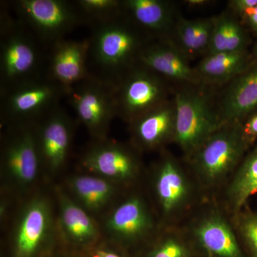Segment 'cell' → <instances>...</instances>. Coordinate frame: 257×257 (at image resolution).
<instances>
[{"label":"cell","instance_id":"cell-1","mask_svg":"<svg viewBox=\"0 0 257 257\" xmlns=\"http://www.w3.org/2000/svg\"><path fill=\"white\" fill-rule=\"evenodd\" d=\"M150 202L161 226H180L208 198L187 161L160 152L150 173Z\"/></svg>","mask_w":257,"mask_h":257},{"label":"cell","instance_id":"cell-2","mask_svg":"<svg viewBox=\"0 0 257 257\" xmlns=\"http://www.w3.org/2000/svg\"><path fill=\"white\" fill-rule=\"evenodd\" d=\"M251 148L241 124L221 125L184 160L206 197L215 199Z\"/></svg>","mask_w":257,"mask_h":257},{"label":"cell","instance_id":"cell-3","mask_svg":"<svg viewBox=\"0 0 257 257\" xmlns=\"http://www.w3.org/2000/svg\"><path fill=\"white\" fill-rule=\"evenodd\" d=\"M210 87L178 85L174 92L175 134L174 143L187 159L221 126L215 95Z\"/></svg>","mask_w":257,"mask_h":257},{"label":"cell","instance_id":"cell-4","mask_svg":"<svg viewBox=\"0 0 257 257\" xmlns=\"http://www.w3.org/2000/svg\"><path fill=\"white\" fill-rule=\"evenodd\" d=\"M90 40V55L114 82L138 64L139 56L152 39L121 13L96 25Z\"/></svg>","mask_w":257,"mask_h":257},{"label":"cell","instance_id":"cell-5","mask_svg":"<svg viewBox=\"0 0 257 257\" xmlns=\"http://www.w3.org/2000/svg\"><path fill=\"white\" fill-rule=\"evenodd\" d=\"M181 226L200 257H246L231 214L216 199H207Z\"/></svg>","mask_w":257,"mask_h":257},{"label":"cell","instance_id":"cell-6","mask_svg":"<svg viewBox=\"0 0 257 257\" xmlns=\"http://www.w3.org/2000/svg\"><path fill=\"white\" fill-rule=\"evenodd\" d=\"M1 91V119L8 126L32 125L57 106L67 92L47 74Z\"/></svg>","mask_w":257,"mask_h":257},{"label":"cell","instance_id":"cell-7","mask_svg":"<svg viewBox=\"0 0 257 257\" xmlns=\"http://www.w3.org/2000/svg\"><path fill=\"white\" fill-rule=\"evenodd\" d=\"M20 21L1 14L0 90L42 75V54L35 39Z\"/></svg>","mask_w":257,"mask_h":257},{"label":"cell","instance_id":"cell-8","mask_svg":"<svg viewBox=\"0 0 257 257\" xmlns=\"http://www.w3.org/2000/svg\"><path fill=\"white\" fill-rule=\"evenodd\" d=\"M106 226L121 247L135 251V257L162 227L150 199L135 187L114 208Z\"/></svg>","mask_w":257,"mask_h":257},{"label":"cell","instance_id":"cell-9","mask_svg":"<svg viewBox=\"0 0 257 257\" xmlns=\"http://www.w3.org/2000/svg\"><path fill=\"white\" fill-rule=\"evenodd\" d=\"M112 82L116 114L128 124L168 100L171 92L170 82L138 63Z\"/></svg>","mask_w":257,"mask_h":257},{"label":"cell","instance_id":"cell-10","mask_svg":"<svg viewBox=\"0 0 257 257\" xmlns=\"http://www.w3.org/2000/svg\"><path fill=\"white\" fill-rule=\"evenodd\" d=\"M14 9L19 21L37 38L53 45L77 27L87 23L75 1L18 0Z\"/></svg>","mask_w":257,"mask_h":257},{"label":"cell","instance_id":"cell-11","mask_svg":"<svg viewBox=\"0 0 257 257\" xmlns=\"http://www.w3.org/2000/svg\"><path fill=\"white\" fill-rule=\"evenodd\" d=\"M69 103L79 121L98 140H104L116 114L114 83L89 78L69 91Z\"/></svg>","mask_w":257,"mask_h":257},{"label":"cell","instance_id":"cell-12","mask_svg":"<svg viewBox=\"0 0 257 257\" xmlns=\"http://www.w3.org/2000/svg\"><path fill=\"white\" fill-rule=\"evenodd\" d=\"M140 153L133 145L130 147L101 140L84 154L82 165L91 173L134 188L143 175Z\"/></svg>","mask_w":257,"mask_h":257},{"label":"cell","instance_id":"cell-13","mask_svg":"<svg viewBox=\"0 0 257 257\" xmlns=\"http://www.w3.org/2000/svg\"><path fill=\"white\" fill-rule=\"evenodd\" d=\"M3 145L2 164L5 175L19 187L34 183L41 166L33 124L9 126Z\"/></svg>","mask_w":257,"mask_h":257},{"label":"cell","instance_id":"cell-14","mask_svg":"<svg viewBox=\"0 0 257 257\" xmlns=\"http://www.w3.org/2000/svg\"><path fill=\"white\" fill-rule=\"evenodd\" d=\"M74 121L60 105L33 124L41 165L52 172L60 170L68 157Z\"/></svg>","mask_w":257,"mask_h":257},{"label":"cell","instance_id":"cell-15","mask_svg":"<svg viewBox=\"0 0 257 257\" xmlns=\"http://www.w3.org/2000/svg\"><path fill=\"white\" fill-rule=\"evenodd\" d=\"M189 59L169 40H153L139 56L138 63L178 85H200L202 80Z\"/></svg>","mask_w":257,"mask_h":257},{"label":"cell","instance_id":"cell-16","mask_svg":"<svg viewBox=\"0 0 257 257\" xmlns=\"http://www.w3.org/2000/svg\"><path fill=\"white\" fill-rule=\"evenodd\" d=\"M48 71L50 79L67 92L91 77L87 59L90 55V40H62L52 45Z\"/></svg>","mask_w":257,"mask_h":257},{"label":"cell","instance_id":"cell-17","mask_svg":"<svg viewBox=\"0 0 257 257\" xmlns=\"http://www.w3.org/2000/svg\"><path fill=\"white\" fill-rule=\"evenodd\" d=\"M224 86L216 97L221 126L242 124L257 112V61Z\"/></svg>","mask_w":257,"mask_h":257},{"label":"cell","instance_id":"cell-18","mask_svg":"<svg viewBox=\"0 0 257 257\" xmlns=\"http://www.w3.org/2000/svg\"><path fill=\"white\" fill-rule=\"evenodd\" d=\"M132 145L140 152L165 150L174 143L175 106L173 99L130 123Z\"/></svg>","mask_w":257,"mask_h":257},{"label":"cell","instance_id":"cell-19","mask_svg":"<svg viewBox=\"0 0 257 257\" xmlns=\"http://www.w3.org/2000/svg\"><path fill=\"white\" fill-rule=\"evenodd\" d=\"M50 204L43 197L32 199L24 209L14 236L15 257H35L46 243L52 226Z\"/></svg>","mask_w":257,"mask_h":257},{"label":"cell","instance_id":"cell-20","mask_svg":"<svg viewBox=\"0 0 257 257\" xmlns=\"http://www.w3.org/2000/svg\"><path fill=\"white\" fill-rule=\"evenodd\" d=\"M121 13L152 40L170 38L180 15L165 0H121Z\"/></svg>","mask_w":257,"mask_h":257},{"label":"cell","instance_id":"cell-21","mask_svg":"<svg viewBox=\"0 0 257 257\" xmlns=\"http://www.w3.org/2000/svg\"><path fill=\"white\" fill-rule=\"evenodd\" d=\"M256 194L257 141L214 199L233 215L247 205L250 198Z\"/></svg>","mask_w":257,"mask_h":257},{"label":"cell","instance_id":"cell-22","mask_svg":"<svg viewBox=\"0 0 257 257\" xmlns=\"http://www.w3.org/2000/svg\"><path fill=\"white\" fill-rule=\"evenodd\" d=\"M255 61L249 50L219 52L204 56L195 69L203 84L215 87L231 82Z\"/></svg>","mask_w":257,"mask_h":257},{"label":"cell","instance_id":"cell-23","mask_svg":"<svg viewBox=\"0 0 257 257\" xmlns=\"http://www.w3.org/2000/svg\"><path fill=\"white\" fill-rule=\"evenodd\" d=\"M248 29L232 12L228 10L215 17L207 55L219 52L248 50L252 39Z\"/></svg>","mask_w":257,"mask_h":257},{"label":"cell","instance_id":"cell-24","mask_svg":"<svg viewBox=\"0 0 257 257\" xmlns=\"http://www.w3.org/2000/svg\"><path fill=\"white\" fill-rule=\"evenodd\" d=\"M136 257H200L182 226H162Z\"/></svg>","mask_w":257,"mask_h":257},{"label":"cell","instance_id":"cell-25","mask_svg":"<svg viewBox=\"0 0 257 257\" xmlns=\"http://www.w3.org/2000/svg\"><path fill=\"white\" fill-rule=\"evenodd\" d=\"M60 199L61 226L67 239L81 246L94 242L98 230L90 216L67 196L62 195Z\"/></svg>","mask_w":257,"mask_h":257},{"label":"cell","instance_id":"cell-26","mask_svg":"<svg viewBox=\"0 0 257 257\" xmlns=\"http://www.w3.org/2000/svg\"><path fill=\"white\" fill-rule=\"evenodd\" d=\"M69 187L83 207L93 211L105 207L116 191L107 179L93 176L74 177L69 181Z\"/></svg>","mask_w":257,"mask_h":257},{"label":"cell","instance_id":"cell-27","mask_svg":"<svg viewBox=\"0 0 257 257\" xmlns=\"http://www.w3.org/2000/svg\"><path fill=\"white\" fill-rule=\"evenodd\" d=\"M231 219L246 256L257 257V210L247 204Z\"/></svg>","mask_w":257,"mask_h":257},{"label":"cell","instance_id":"cell-28","mask_svg":"<svg viewBox=\"0 0 257 257\" xmlns=\"http://www.w3.org/2000/svg\"><path fill=\"white\" fill-rule=\"evenodd\" d=\"M75 3L87 23H106L121 15V0H78Z\"/></svg>","mask_w":257,"mask_h":257},{"label":"cell","instance_id":"cell-29","mask_svg":"<svg viewBox=\"0 0 257 257\" xmlns=\"http://www.w3.org/2000/svg\"><path fill=\"white\" fill-rule=\"evenodd\" d=\"M241 126L246 141L252 147L257 141V112L243 121Z\"/></svg>","mask_w":257,"mask_h":257},{"label":"cell","instance_id":"cell-30","mask_svg":"<svg viewBox=\"0 0 257 257\" xmlns=\"http://www.w3.org/2000/svg\"><path fill=\"white\" fill-rule=\"evenodd\" d=\"M257 6V0H232L229 2V10L238 18Z\"/></svg>","mask_w":257,"mask_h":257},{"label":"cell","instance_id":"cell-31","mask_svg":"<svg viewBox=\"0 0 257 257\" xmlns=\"http://www.w3.org/2000/svg\"><path fill=\"white\" fill-rule=\"evenodd\" d=\"M239 19L250 33L257 37V6L246 12Z\"/></svg>","mask_w":257,"mask_h":257},{"label":"cell","instance_id":"cell-32","mask_svg":"<svg viewBox=\"0 0 257 257\" xmlns=\"http://www.w3.org/2000/svg\"><path fill=\"white\" fill-rule=\"evenodd\" d=\"M92 257H128L124 254H121L110 250L99 248L93 251Z\"/></svg>","mask_w":257,"mask_h":257},{"label":"cell","instance_id":"cell-33","mask_svg":"<svg viewBox=\"0 0 257 257\" xmlns=\"http://www.w3.org/2000/svg\"><path fill=\"white\" fill-rule=\"evenodd\" d=\"M187 3L190 6L199 7L208 4L209 1H205V0H188V1H187Z\"/></svg>","mask_w":257,"mask_h":257},{"label":"cell","instance_id":"cell-34","mask_svg":"<svg viewBox=\"0 0 257 257\" xmlns=\"http://www.w3.org/2000/svg\"><path fill=\"white\" fill-rule=\"evenodd\" d=\"M251 55H252L255 60L257 61V41L253 44L252 50L251 51Z\"/></svg>","mask_w":257,"mask_h":257}]
</instances>
